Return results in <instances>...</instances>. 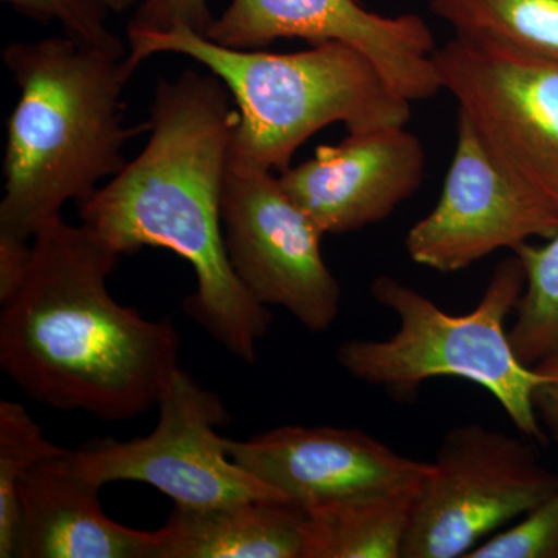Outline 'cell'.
Instances as JSON below:
<instances>
[{
  "mask_svg": "<svg viewBox=\"0 0 558 558\" xmlns=\"http://www.w3.org/2000/svg\"><path fill=\"white\" fill-rule=\"evenodd\" d=\"M524 286L523 263L513 253L495 266L475 310L453 315L398 278L381 275L371 284V295L395 312L398 330L388 339L344 341L337 360L352 379L399 399L414 398L425 381L438 377L472 381L497 399L524 438L545 442L534 402L543 376L517 359L506 328Z\"/></svg>",
  "mask_w": 558,
  "mask_h": 558,
  "instance_id": "obj_5",
  "label": "cell"
},
{
  "mask_svg": "<svg viewBox=\"0 0 558 558\" xmlns=\"http://www.w3.org/2000/svg\"><path fill=\"white\" fill-rule=\"evenodd\" d=\"M132 60L175 53L199 62L229 89L240 123L231 160L289 170L303 143L329 124L348 132L407 126L411 102L354 47L330 43L293 53L231 49L190 28L128 33Z\"/></svg>",
  "mask_w": 558,
  "mask_h": 558,
  "instance_id": "obj_4",
  "label": "cell"
},
{
  "mask_svg": "<svg viewBox=\"0 0 558 558\" xmlns=\"http://www.w3.org/2000/svg\"><path fill=\"white\" fill-rule=\"evenodd\" d=\"M418 484L306 509L303 558H402Z\"/></svg>",
  "mask_w": 558,
  "mask_h": 558,
  "instance_id": "obj_16",
  "label": "cell"
},
{
  "mask_svg": "<svg viewBox=\"0 0 558 558\" xmlns=\"http://www.w3.org/2000/svg\"><path fill=\"white\" fill-rule=\"evenodd\" d=\"M108 2L109 9L112 10V13H126L132 9H137L140 3L143 0H106Z\"/></svg>",
  "mask_w": 558,
  "mask_h": 558,
  "instance_id": "obj_25",
  "label": "cell"
},
{
  "mask_svg": "<svg viewBox=\"0 0 558 558\" xmlns=\"http://www.w3.org/2000/svg\"><path fill=\"white\" fill-rule=\"evenodd\" d=\"M223 446L241 469L303 509L417 486L429 469L357 428L288 425Z\"/></svg>",
  "mask_w": 558,
  "mask_h": 558,
  "instance_id": "obj_12",
  "label": "cell"
},
{
  "mask_svg": "<svg viewBox=\"0 0 558 558\" xmlns=\"http://www.w3.org/2000/svg\"><path fill=\"white\" fill-rule=\"evenodd\" d=\"M424 171L421 140L407 126H385L319 146L279 180L323 233L344 234L389 218L421 189Z\"/></svg>",
  "mask_w": 558,
  "mask_h": 558,
  "instance_id": "obj_13",
  "label": "cell"
},
{
  "mask_svg": "<svg viewBox=\"0 0 558 558\" xmlns=\"http://www.w3.org/2000/svg\"><path fill=\"white\" fill-rule=\"evenodd\" d=\"M526 274L509 340L529 368L558 360V231L546 244L515 250Z\"/></svg>",
  "mask_w": 558,
  "mask_h": 558,
  "instance_id": "obj_18",
  "label": "cell"
},
{
  "mask_svg": "<svg viewBox=\"0 0 558 558\" xmlns=\"http://www.w3.org/2000/svg\"><path fill=\"white\" fill-rule=\"evenodd\" d=\"M101 484L81 469L75 451L44 459L17 488V558H156L159 531L110 520Z\"/></svg>",
  "mask_w": 558,
  "mask_h": 558,
  "instance_id": "obj_14",
  "label": "cell"
},
{
  "mask_svg": "<svg viewBox=\"0 0 558 558\" xmlns=\"http://www.w3.org/2000/svg\"><path fill=\"white\" fill-rule=\"evenodd\" d=\"M3 62L20 87L7 121L0 233L31 241L70 201L87 199L124 167V146L148 123H124L137 61L83 49L68 36L13 43Z\"/></svg>",
  "mask_w": 558,
  "mask_h": 558,
  "instance_id": "obj_3",
  "label": "cell"
},
{
  "mask_svg": "<svg viewBox=\"0 0 558 558\" xmlns=\"http://www.w3.org/2000/svg\"><path fill=\"white\" fill-rule=\"evenodd\" d=\"M557 231L558 205L505 170L459 113L457 148L438 204L407 234L410 258L453 274Z\"/></svg>",
  "mask_w": 558,
  "mask_h": 558,
  "instance_id": "obj_10",
  "label": "cell"
},
{
  "mask_svg": "<svg viewBox=\"0 0 558 558\" xmlns=\"http://www.w3.org/2000/svg\"><path fill=\"white\" fill-rule=\"evenodd\" d=\"M440 89L492 156L558 205V64L495 40L454 35L436 49Z\"/></svg>",
  "mask_w": 558,
  "mask_h": 558,
  "instance_id": "obj_7",
  "label": "cell"
},
{
  "mask_svg": "<svg viewBox=\"0 0 558 558\" xmlns=\"http://www.w3.org/2000/svg\"><path fill=\"white\" fill-rule=\"evenodd\" d=\"M454 35L495 40L558 64V0H429Z\"/></svg>",
  "mask_w": 558,
  "mask_h": 558,
  "instance_id": "obj_17",
  "label": "cell"
},
{
  "mask_svg": "<svg viewBox=\"0 0 558 558\" xmlns=\"http://www.w3.org/2000/svg\"><path fill=\"white\" fill-rule=\"evenodd\" d=\"M21 16L40 24L60 22L64 35L80 47L123 58L130 53L120 36L110 31L112 10L106 0H2Z\"/></svg>",
  "mask_w": 558,
  "mask_h": 558,
  "instance_id": "obj_20",
  "label": "cell"
},
{
  "mask_svg": "<svg viewBox=\"0 0 558 558\" xmlns=\"http://www.w3.org/2000/svg\"><path fill=\"white\" fill-rule=\"evenodd\" d=\"M27 279L0 314V368L27 398L106 422L159 407L180 368L170 318L112 299L120 255L84 226L50 220L35 234Z\"/></svg>",
  "mask_w": 558,
  "mask_h": 558,
  "instance_id": "obj_2",
  "label": "cell"
},
{
  "mask_svg": "<svg viewBox=\"0 0 558 558\" xmlns=\"http://www.w3.org/2000/svg\"><path fill=\"white\" fill-rule=\"evenodd\" d=\"M207 38L241 50H258L277 39H304L311 46L336 40L365 54L410 102L442 90L427 22L411 13L384 16L360 0H231Z\"/></svg>",
  "mask_w": 558,
  "mask_h": 558,
  "instance_id": "obj_11",
  "label": "cell"
},
{
  "mask_svg": "<svg viewBox=\"0 0 558 558\" xmlns=\"http://www.w3.org/2000/svg\"><path fill=\"white\" fill-rule=\"evenodd\" d=\"M222 227L231 267L253 299L282 307L314 333L333 325L341 288L323 259L325 233L274 171L230 159Z\"/></svg>",
  "mask_w": 558,
  "mask_h": 558,
  "instance_id": "obj_8",
  "label": "cell"
},
{
  "mask_svg": "<svg viewBox=\"0 0 558 558\" xmlns=\"http://www.w3.org/2000/svg\"><path fill=\"white\" fill-rule=\"evenodd\" d=\"M32 256L28 241L0 233V306H7L24 286Z\"/></svg>",
  "mask_w": 558,
  "mask_h": 558,
  "instance_id": "obj_23",
  "label": "cell"
},
{
  "mask_svg": "<svg viewBox=\"0 0 558 558\" xmlns=\"http://www.w3.org/2000/svg\"><path fill=\"white\" fill-rule=\"evenodd\" d=\"M229 89L215 73L189 69L160 78L142 153L87 199L81 226L116 252L168 248L193 267L196 292L183 311L213 340L253 365L269 332V307L242 286L222 227V191L240 123Z\"/></svg>",
  "mask_w": 558,
  "mask_h": 558,
  "instance_id": "obj_1",
  "label": "cell"
},
{
  "mask_svg": "<svg viewBox=\"0 0 558 558\" xmlns=\"http://www.w3.org/2000/svg\"><path fill=\"white\" fill-rule=\"evenodd\" d=\"M543 376L542 385L535 389V410L543 428L558 440V360L535 366Z\"/></svg>",
  "mask_w": 558,
  "mask_h": 558,
  "instance_id": "obj_24",
  "label": "cell"
},
{
  "mask_svg": "<svg viewBox=\"0 0 558 558\" xmlns=\"http://www.w3.org/2000/svg\"><path fill=\"white\" fill-rule=\"evenodd\" d=\"M215 21L208 0H143L128 24V33H167L185 27L208 36Z\"/></svg>",
  "mask_w": 558,
  "mask_h": 558,
  "instance_id": "obj_22",
  "label": "cell"
},
{
  "mask_svg": "<svg viewBox=\"0 0 558 558\" xmlns=\"http://www.w3.org/2000/svg\"><path fill=\"white\" fill-rule=\"evenodd\" d=\"M306 509L286 499L175 505L156 558H303Z\"/></svg>",
  "mask_w": 558,
  "mask_h": 558,
  "instance_id": "obj_15",
  "label": "cell"
},
{
  "mask_svg": "<svg viewBox=\"0 0 558 558\" xmlns=\"http://www.w3.org/2000/svg\"><path fill=\"white\" fill-rule=\"evenodd\" d=\"M159 410V424L148 436L95 439L76 450L84 473L101 486L116 481L149 484L186 508L284 499L229 457L226 438L216 429L229 424V411L186 371H175Z\"/></svg>",
  "mask_w": 558,
  "mask_h": 558,
  "instance_id": "obj_9",
  "label": "cell"
},
{
  "mask_svg": "<svg viewBox=\"0 0 558 558\" xmlns=\"http://www.w3.org/2000/svg\"><path fill=\"white\" fill-rule=\"evenodd\" d=\"M64 451L68 449L46 438L44 429L21 403L0 402V557H14L21 481L40 461Z\"/></svg>",
  "mask_w": 558,
  "mask_h": 558,
  "instance_id": "obj_19",
  "label": "cell"
},
{
  "mask_svg": "<svg viewBox=\"0 0 558 558\" xmlns=\"http://www.w3.org/2000/svg\"><path fill=\"white\" fill-rule=\"evenodd\" d=\"M557 488L526 440L480 424L451 428L414 495L402 558H465Z\"/></svg>",
  "mask_w": 558,
  "mask_h": 558,
  "instance_id": "obj_6",
  "label": "cell"
},
{
  "mask_svg": "<svg viewBox=\"0 0 558 558\" xmlns=\"http://www.w3.org/2000/svg\"><path fill=\"white\" fill-rule=\"evenodd\" d=\"M465 558H558V488L515 526L484 539Z\"/></svg>",
  "mask_w": 558,
  "mask_h": 558,
  "instance_id": "obj_21",
  "label": "cell"
}]
</instances>
